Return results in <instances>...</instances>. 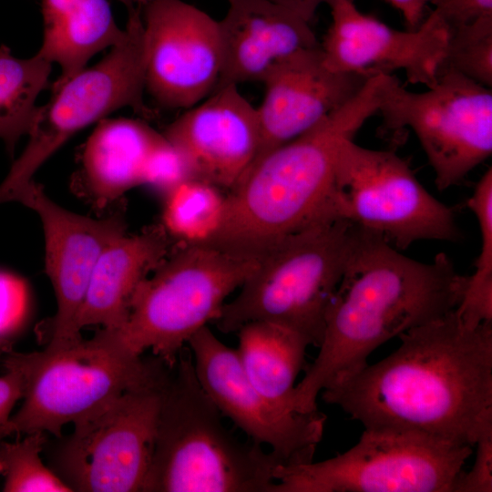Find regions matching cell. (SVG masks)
<instances>
[{
	"label": "cell",
	"instance_id": "obj_1",
	"mask_svg": "<svg viewBox=\"0 0 492 492\" xmlns=\"http://www.w3.org/2000/svg\"><path fill=\"white\" fill-rule=\"evenodd\" d=\"M382 361L324 388L323 400L364 428L392 427L475 446L492 431V323L453 310L399 336Z\"/></svg>",
	"mask_w": 492,
	"mask_h": 492
},
{
	"label": "cell",
	"instance_id": "obj_2",
	"mask_svg": "<svg viewBox=\"0 0 492 492\" xmlns=\"http://www.w3.org/2000/svg\"><path fill=\"white\" fill-rule=\"evenodd\" d=\"M466 282L446 253L422 262L381 234L354 225L319 353L293 391L294 409L318 411L319 394L365 367L378 346L455 310Z\"/></svg>",
	"mask_w": 492,
	"mask_h": 492
},
{
	"label": "cell",
	"instance_id": "obj_3",
	"mask_svg": "<svg viewBox=\"0 0 492 492\" xmlns=\"http://www.w3.org/2000/svg\"><path fill=\"white\" fill-rule=\"evenodd\" d=\"M380 75L317 125L254 159L225 195L221 226L208 243L258 258L283 237L331 220L328 205L341 144L378 113Z\"/></svg>",
	"mask_w": 492,
	"mask_h": 492
},
{
	"label": "cell",
	"instance_id": "obj_4",
	"mask_svg": "<svg viewBox=\"0 0 492 492\" xmlns=\"http://www.w3.org/2000/svg\"><path fill=\"white\" fill-rule=\"evenodd\" d=\"M280 465L235 437L200 384L190 352L169 369L142 492H272Z\"/></svg>",
	"mask_w": 492,
	"mask_h": 492
},
{
	"label": "cell",
	"instance_id": "obj_5",
	"mask_svg": "<svg viewBox=\"0 0 492 492\" xmlns=\"http://www.w3.org/2000/svg\"><path fill=\"white\" fill-rule=\"evenodd\" d=\"M353 229L346 220H323L272 244L258 257L239 293L222 306L217 328L230 333L250 322H270L319 347Z\"/></svg>",
	"mask_w": 492,
	"mask_h": 492
},
{
	"label": "cell",
	"instance_id": "obj_6",
	"mask_svg": "<svg viewBox=\"0 0 492 492\" xmlns=\"http://www.w3.org/2000/svg\"><path fill=\"white\" fill-rule=\"evenodd\" d=\"M257 261L209 244L183 245L138 284L125 323L98 332L129 354L150 350L172 367L189 340L219 317Z\"/></svg>",
	"mask_w": 492,
	"mask_h": 492
},
{
	"label": "cell",
	"instance_id": "obj_7",
	"mask_svg": "<svg viewBox=\"0 0 492 492\" xmlns=\"http://www.w3.org/2000/svg\"><path fill=\"white\" fill-rule=\"evenodd\" d=\"M5 369L16 371L23 403L0 429V440L12 434L62 428L94 413L125 391L153 381L168 367L159 358H143L110 343L97 332L64 347L3 355Z\"/></svg>",
	"mask_w": 492,
	"mask_h": 492
},
{
	"label": "cell",
	"instance_id": "obj_8",
	"mask_svg": "<svg viewBox=\"0 0 492 492\" xmlns=\"http://www.w3.org/2000/svg\"><path fill=\"white\" fill-rule=\"evenodd\" d=\"M472 452L417 431L364 428L359 441L334 457L278 465L272 492H453Z\"/></svg>",
	"mask_w": 492,
	"mask_h": 492
},
{
	"label": "cell",
	"instance_id": "obj_9",
	"mask_svg": "<svg viewBox=\"0 0 492 492\" xmlns=\"http://www.w3.org/2000/svg\"><path fill=\"white\" fill-rule=\"evenodd\" d=\"M123 38L103 58L57 87L38 108L29 141L0 185V203L16 201L33 175L72 136L123 108L143 118L153 111L144 102L145 37L140 7L128 8Z\"/></svg>",
	"mask_w": 492,
	"mask_h": 492
},
{
	"label": "cell",
	"instance_id": "obj_10",
	"mask_svg": "<svg viewBox=\"0 0 492 492\" xmlns=\"http://www.w3.org/2000/svg\"><path fill=\"white\" fill-rule=\"evenodd\" d=\"M423 92L407 90L382 73L378 113L383 133L410 128L435 172L438 190L458 184L492 153V92L447 67Z\"/></svg>",
	"mask_w": 492,
	"mask_h": 492
},
{
	"label": "cell",
	"instance_id": "obj_11",
	"mask_svg": "<svg viewBox=\"0 0 492 492\" xmlns=\"http://www.w3.org/2000/svg\"><path fill=\"white\" fill-rule=\"evenodd\" d=\"M328 215L377 232L397 250L460 238L453 210L425 189L405 160L354 138L339 148Z\"/></svg>",
	"mask_w": 492,
	"mask_h": 492
},
{
	"label": "cell",
	"instance_id": "obj_12",
	"mask_svg": "<svg viewBox=\"0 0 492 492\" xmlns=\"http://www.w3.org/2000/svg\"><path fill=\"white\" fill-rule=\"evenodd\" d=\"M170 368L74 423L68 436L46 442L49 467L72 491H142Z\"/></svg>",
	"mask_w": 492,
	"mask_h": 492
},
{
	"label": "cell",
	"instance_id": "obj_13",
	"mask_svg": "<svg viewBox=\"0 0 492 492\" xmlns=\"http://www.w3.org/2000/svg\"><path fill=\"white\" fill-rule=\"evenodd\" d=\"M196 375L221 415L253 443L267 446L280 465L313 461L326 416L287 410L259 392L247 378L236 349L204 326L188 342Z\"/></svg>",
	"mask_w": 492,
	"mask_h": 492
},
{
	"label": "cell",
	"instance_id": "obj_14",
	"mask_svg": "<svg viewBox=\"0 0 492 492\" xmlns=\"http://www.w3.org/2000/svg\"><path fill=\"white\" fill-rule=\"evenodd\" d=\"M145 88L161 106L187 109L217 87L222 66L219 20L184 0L141 8Z\"/></svg>",
	"mask_w": 492,
	"mask_h": 492
},
{
	"label": "cell",
	"instance_id": "obj_15",
	"mask_svg": "<svg viewBox=\"0 0 492 492\" xmlns=\"http://www.w3.org/2000/svg\"><path fill=\"white\" fill-rule=\"evenodd\" d=\"M332 22L320 44L335 72L391 74L403 70L410 83L432 85L444 60L448 28L429 14L415 30H397L362 13L354 0H329Z\"/></svg>",
	"mask_w": 492,
	"mask_h": 492
},
{
	"label": "cell",
	"instance_id": "obj_16",
	"mask_svg": "<svg viewBox=\"0 0 492 492\" xmlns=\"http://www.w3.org/2000/svg\"><path fill=\"white\" fill-rule=\"evenodd\" d=\"M16 201L38 214L44 230L46 270L56 300L46 346L76 343L82 339L78 318L95 264L102 251L125 233V223L119 216L93 219L66 210L34 181Z\"/></svg>",
	"mask_w": 492,
	"mask_h": 492
},
{
	"label": "cell",
	"instance_id": "obj_17",
	"mask_svg": "<svg viewBox=\"0 0 492 492\" xmlns=\"http://www.w3.org/2000/svg\"><path fill=\"white\" fill-rule=\"evenodd\" d=\"M374 74L329 69L320 45L277 62L261 80L264 96L257 107L260 147L255 159L313 128L354 97Z\"/></svg>",
	"mask_w": 492,
	"mask_h": 492
},
{
	"label": "cell",
	"instance_id": "obj_18",
	"mask_svg": "<svg viewBox=\"0 0 492 492\" xmlns=\"http://www.w3.org/2000/svg\"><path fill=\"white\" fill-rule=\"evenodd\" d=\"M190 162L197 179L231 189L257 157V108L229 84L216 88L162 133Z\"/></svg>",
	"mask_w": 492,
	"mask_h": 492
},
{
	"label": "cell",
	"instance_id": "obj_19",
	"mask_svg": "<svg viewBox=\"0 0 492 492\" xmlns=\"http://www.w3.org/2000/svg\"><path fill=\"white\" fill-rule=\"evenodd\" d=\"M219 20L222 66L219 84L261 82L280 60L320 44L309 19L271 0H227Z\"/></svg>",
	"mask_w": 492,
	"mask_h": 492
},
{
	"label": "cell",
	"instance_id": "obj_20",
	"mask_svg": "<svg viewBox=\"0 0 492 492\" xmlns=\"http://www.w3.org/2000/svg\"><path fill=\"white\" fill-rule=\"evenodd\" d=\"M164 229L135 235L126 232L112 241L99 255L87 288L78 328L101 325L115 330L126 321L138 284L166 258Z\"/></svg>",
	"mask_w": 492,
	"mask_h": 492
},
{
	"label": "cell",
	"instance_id": "obj_21",
	"mask_svg": "<svg viewBox=\"0 0 492 492\" xmlns=\"http://www.w3.org/2000/svg\"><path fill=\"white\" fill-rule=\"evenodd\" d=\"M163 138L144 119L106 118L97 122L83 147L80 169L97 202L112 201L140 185L147 159Z\"/></svg>",
	"mask_w": 492,
	"mask_h": 492
},
{
	"label": "cell",
	"instance_id": "obj_22",
	"mask_svg": "<svg viewBox=\"0 0 492 492\" xmlns=\"http://www.w3.org/2000/svg\"><path fill=\"white\" fill-rule=\"evenodd\" d=\"M236 333V351L249 381L272 402L296 411L292 395L309 343L290 329L264 321L247 323Z\"/></svg>",
	"mask_w": 492,
	"mask_h": 492
},
{
	"label": "cell",
	"instance_id": "obj_23",
	"mask_svg": "<svg viewBox=\"0 0 492 492\" xmlns=\"http://www.w3.org/2000/svg\"><path fill=\"white\" fill-rule=\"evenodd\" d=\"M124 35L108 0H85L57 24L45 28L38 53L61 68L52 88L85 68L92 56L118 44Z\"/></svg>",
	"mask_w": 492,
	"mask_h": 492
},
{
	"label": "cell",
	"instance_id": "obj_24",
	"mask_svg": "<svg viewBox=\"0 0 492 492\" xmlns=\"http://www.w3.org/2000/svg\"><path fill=\"white\" fill-rule=\"evenodd\" d=\"M52 63L38 52L28 58L0 45V139L13 155L15 144L35 122L39 94L48 87Z\"/></svg>",
	"mask_w": 492,
	"mask_h": 492
},
{
	"label": "cell",
	"instance_id": "obj_25",
	"mask_svg": "<svg viewBox=\"0 0 492 492\" xmlns=\"http://www.w3.org/2000/svg\"><path fill=\"white\" fill-rule=\"evenodd\" d=\"M224 209L225 195L218 186L190 179L165 195L163 229L182 245L205 244L219 231Z\"/></svg>",
	"mask_w": 492,
	"mask_h": 492
},
{
	"label": "cell",
	"instance_id": "obj_26",
	"mask_svg": "<svg viewBox=\"0 0 492 492\" xmlns=\"http://www.w3.org/2000/svg\"><path fill=\"white\" fill-rule=\"evenodd\" d=\"M478 221L481 249L475 272L466 276L460 301L455 309L461 321L470 327L492 323V169L483 174L466 201Z\"/></svg>",
	"mask_w": 492,
	"mask_h": 492
},
{
	"label": "cell",
	"instance_id": "obj_27",
	"mask_svg": "<svg viewBox=\"0 0 492 492\" xmlns=\"http://www.w3.org/2000/svg\"><path fill=\"white\" fill-rule=\"evenodd\" d=\"M47 442L45 432L21 441L0 443V474L5 492H72L40 457Z\"/></svg>",
	"mask_w": 492,
	"mask_h": 492
},
{
	"label": "cell",
	"instance_id": "obj_28",
	"mask_svg": "<svg viewBox=\"0 0 492 492\" xmlns=\"http://www.w3.org/2000/svg\"><path fill=\"white\" fill-rule=\"evenodd\" d=\"M441 66L491 88L492 15L450 28Z\"/></svg>",
	"mask_w": 492,
	"mask_h": 492
},
{
	"label": "cell",
	"instance_id": "obj_29",
	"mask_svg": "<svg viewBox=\"0 0 492 492\" xmlns=\"http://www.w3.org/2000/svg\"><path fill=\"white\" fill-rule=\"evenodd\" d=\"M190 179L197 178L190 162L181 151L164 137L147 159L141 184L166 195Z\"/></svg>",
	"mask_w": 492,
	"mask_h": 492
},
{
	"label": "cell",
	"instance_id": "obj_30",
	"mask_svg": "<svg viewBox=\"0 0 492 492\" xmlns=\"http://www.w3.org/2000/svg\"><path fill=\"white\" fill-rule=\"evenodd\" d=\"M30 312V292L24 278L0 270V343L11 344L10 338L25 325Z\"/></svg>",
	"mask_w": 492,
	"mask_h": 492
},
{
	"label": "cell",
	"instance_id": "obj_31",
	"mask_svg": "<svg viewBox=\"0 0 492 492\" xmlns=\"http://www.w3.org/2000/svg\"><path fill=\"white\" fill-rule=\"evenodd\" d=\"M475 446L473 466L466 473H460L453 492L492 491V431L480 436Z\"/></svg>",
	"mask_w": 492,
	"mask_h": 492
},
{
	"label": "cell",
	"instance_id": "obj_32",
	"mask_svg": "<svg viewBox=\"0 0 492 492\" xmlns=\"http://www.w3.org/2000/svg\"><path fill=\"white\" fill-rule=\"evenodd\" d=\"M430 13L448 30L492 15V0H437Z\"/></svg>",
	"mask_w": 492,
	"mask_h": 492
},
{
	"label": "cell",
	"instance_id": "obj_33",
	"mask_svg": "<svg viewBox=\"0 0 492 492\" xmlns=\"http://www.w3.org/2000/svg\"><path fill=\"white\" fill-rule=\"evenodd\" d=\"M22 396L20 374L15 370L5 369V374L0 376V429L7 423L14 406Z\"/></svg>",
	"mask_w": 492,
	"mask_h": 492
},
{
	"label": "cell",
	"instance_id": "obj_34",
	"mask_svg": "<svg viewBox=\"0 0 492 492\" xmlns=\"http://www.w3.org/2000/svg\"><path fill=\"white\" fill-rule=\"evenodd\" d=\"M402 14L408 29H416L425 18L429 4L435 5L437 0H385Z\"/></svg>",
	"mask_w": 492,
	"mask_h": 492
},
{
	"label": "cell",
	"instance_id": "obj_35",
	"mask_svg": "<svg viewBox=\"0 0 492 492\" xmlns=\"http://www.w3.org/2000/svg\"><path fill=\"white\" fill-rule=\"evenodd\" d=\"M85 0H42L44 29L51 27L78 7Z\"/></svg>",
	"mask_w": 492,
	"mask_h": 492
},
{
	"label": "cell",
	"instance_id": "obj_36",
	"mask_svg": "<svg viewBox=\"0 0 492 492\" xmlns=\"http://www.w3.org/2000/svg\"><path fill=\"white\" fill-rule=\"evenodd\" d=\"M274 3L292 9L310 21H313L315 12L321 4H327L329 0H271Z\"/></svg>",
	"mask_w": 492,
	"mask_h": 492
},
{
	"label": "cell",
	"instance_id": "obj_37",
	"mask_svg": "<svg viewBox=\"0 0 492 492\" xmlns=\"http://www.w3.org/2000/svg\"><path fill=\"white\" fill-rule=\"evenodd\" d=\"M118 1L123 3L128 8L130 6L141 7L151 0H118Z\"/></svg>",
	"mask_w": 492,
	"mask_h": 492
},
{
	"label": "cell",
	"instance_id": "obj_38",
	"mask_svg": "<svg viewBox=\"0 0 492 492\" xmlns=\"http://www.w3.org/2000/svg\"><path fill=\"white\" fill-rule=\"evenodd\" d=\"M9 350H11V344L0 343V358Z\"/></svg>",
	"mask_w": 492,
	"mask_h": 492
}]
</instances>
